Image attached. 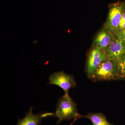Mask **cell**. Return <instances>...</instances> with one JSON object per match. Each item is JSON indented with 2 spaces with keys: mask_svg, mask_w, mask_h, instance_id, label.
Returning <instances> with one entry per match:
<instances>
[{
  "mask_svg": "<svg viewBox=\"0 0 125 125\" xmlns=\"http://www.w3.org/2000/svg\"><path fill=\"white\" fill-rule=\"evenodd\" d=\"M81 115L78 113L77 104L70 97L69 94H65L58 100L56 109L53 116L58 118L57 124L63 121H69L80 118Z\"/></svg>",
  "mask_w": 125,
  "mask_h": 125,
  "instance_id": "cell-1",
  "label": "cell"
},
{
  "mask_svg": "<svg viewBox=\"0 0 125 125\" xmlns=\"http://www.w3.org/2000/svg\"><path fill=\"white\" fill-rule=\"evenodd\" d=\"M89 79L94 82L118 80L116 61L106 58Z\"/></svg>",
  "mask_w": 125,
  "mask_h": 125,
  "instance_id": "cell-2",
  "label": "cell"
},
{
  "mask_svg": "<svg viewBox=\"0 0 125 125\" xmlns=\"http://www.w3.org/2000/svg\"><path fill=\"white\" fill-rule=\"evenodd\" d=\"M123 10V2L117 1L109 5L105 29L115 37H116L118 33V28Z\"/></svg>",
  "mask_w": 125,
  "mask_h": 125,
  "instance_id": "cell-3",
  "label": "cell"
},
{
  "mask_svg": "<svg viewBox=\"0 0 125 125\" xmlns=\"http://www.w3.org/2000/svg\"><path fill=\"white\" fill-rule=\"evenodd\" d=\"M49 84L60 87L65 94H69L70 90L76 87L77 84L73 76L62 71L52 74L49 76Z\"/></svg>",
  "mask_w": 125,
  "mask_h": 125,
  "instance_id": "cell-4",
  "label": "cell"
},
{
  "mask_svg": "<svg viewBox=\"0 0 125 125\" xmlns=\"http://www.w3.org/2000/svg\"><path fill=\"white\" fill-rule=\"evenodd\" d=\"M106 58L105 52L99 48L95 47L91 50L88 56L85 69L88 78L89 79L92 76Z\"/></svg>",
  "mask_w": 125,
  "mask_h": 125,
  "instance_id": "cell-5",
  "label": "cell"
},
{
  "mask_svg": "<svg viewBox=\"0 0 125 125\" xmlns=\"http://www.w3.org/2000/svg\"><path fill=\"white\" fill-rule=\"evenodd\" d=\"M105 52L106 58L117 61L125 53V43L115 37Z\"/></svg>",
  "mask_w": 125,
  "mask_h": 125,
  "instance_id": "cell-6",
  "label": "cell"
},
{
  "mask_svg": "<svg viewBox=\"0 0 125 125\" xmlns=\"http://www.w3.org/2000/svg\"><path fill=\"white\" fill-rule=\"evenodd\" d=\"M32 107L30 108L29 111L26 114L24 118L19 119L17 125H39L42 120L50 116H53L52 113L42 112L38 114L33 113Z\"/></svg>",
  "mask_w": 125,
  "mask_h": 125,
  "instance_id": "cell-7",
  "label": "cell"
},
{
  "mask_svg": "<svg viewBox=\"0 0 125 125\" xmlns=\"http://www.w3.org/2000/svg\"><path fill=\"white\" fill-rule=\"evenodd\" d=\"M106 29L102 30L96 36L94 44L95 47L99 48L105 52L108 47L115 38Z\"/></svg>",
  "mask_w": 125,
  "mask_h": 125,
  "instance_id": "cell-8",
  "label": "cell"
},
{
  "mask_svg": "<svg viewBox=\"0 0 125 125\" xmlns=\"http://www.w3.org/2000/svg\"><path fill=\"white\" fill-rule=\"evenodd\" d=\"M81 117H85L90 120L93 125H115L108 121L105 115L103 113H89L85 115H81Z\"/></svg>",
  "mask_w": 125,
  "mask_h": 125,
  "instance_id": "cell-9",
  "label": "cell"
},
{
  "mask_svg": "<svg viewBox=\"0 0 125 125\" xmlns=\"http://www.w3.org/2000/svg\"><path fill=\"white\" fill-rule=\"evenodd\" d=\"M118 80L125 79V53L117 61Z\"/></svg>",
  "mask_w": 125,
  "mask_h": 125,
  "instance_id": "cell-10",
  "label": "cell"
},
{
  "mask_svg": "<svg viewBox=\"0 0 125 125\" xmlns=\"http://www.w3.org/2000/svg\"><path fill=\"white\" fill-rule=\"evenodd\" d=\"M125 29V11L123 10L118 28V33Z\"/></svg>",
  "mask_w": 125,
  "mask_h": 125,
  "instance_id": "cell-11",
  "label": "cell"
},
{
  "mask_svg": "<svg viewBox=\"0 0 125 125\" xmlns=\"http://www.w3.org/2000/svg\"><path fill=\"white\" fill-rule=\"evenodd\" d=\"M116 37L120 39L125 43V29L119 32L117 35Z\"/></svg>",
  "mask_w": 125,
  "mask_h": 125,
  "instance_id": "cell-12",
  "label": "cell"
},
{
  "mask_svg": "<svg viewBox=\"0 0 125 125\" xmlns=\"http://www.w3.org/2000/svg\"><path fill=\"white\" fill-rule=\"evenodd\" d=\"M123 10H125V2H123Z\"/></svg>",
  "mask_w": 125,
  "mask_h": 125,
  "instance_id": "cell-13",
  "label": "cell"
}]
</instances>
